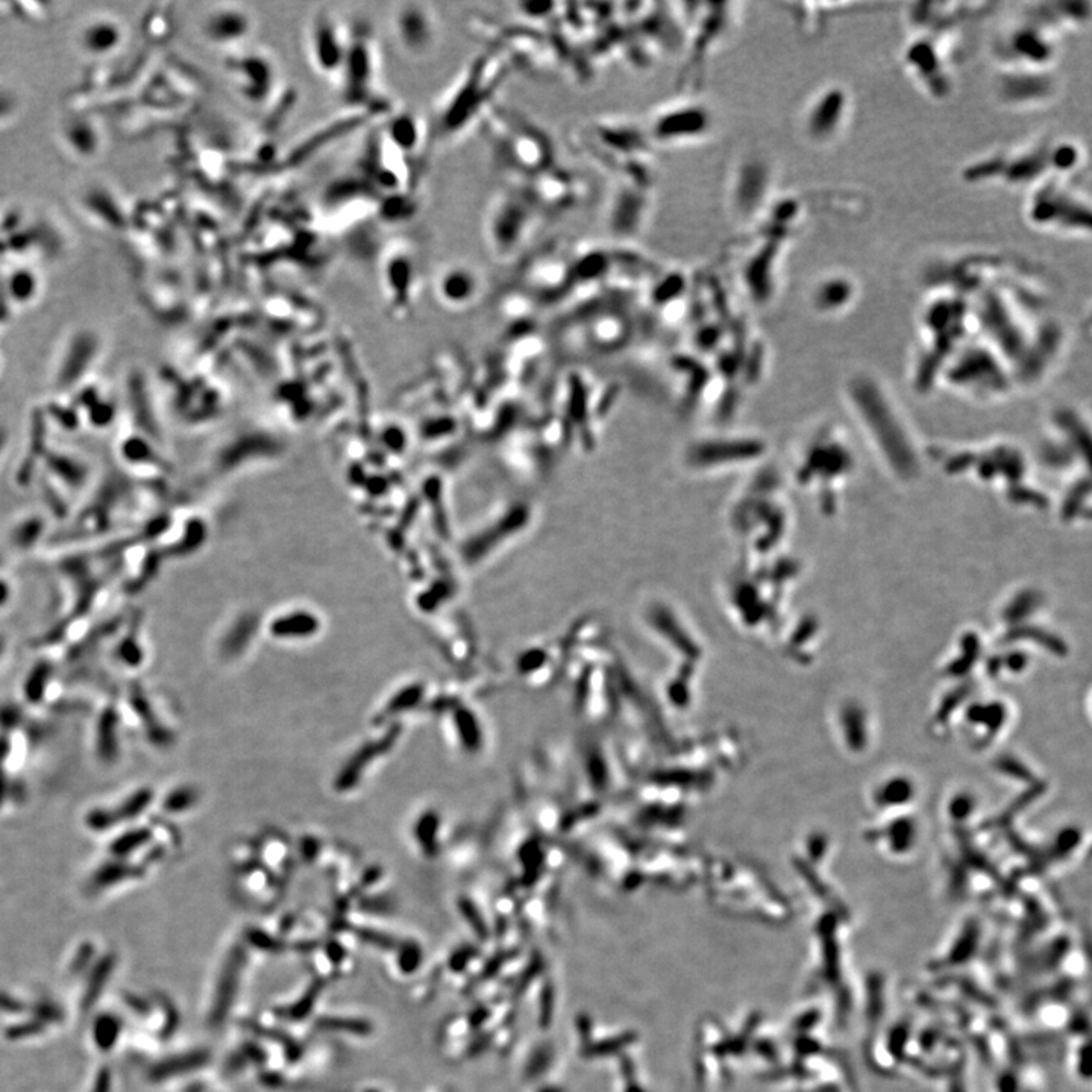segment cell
<instances>
[{
  "instance_id": "cell-1",
  "label": "cell",
  "mask_w": 1092,
  "mask_h": 1092,
  "mask_svg": "<svg viewBox=\"0 0 1092 1092\" xmlns=\"http://www.w3.org/2000/svg\"><path fill=\"white\" fill-rule=\"evenodd\" d=\"M715 128V116L705 102L681 97L651 114L645 134L651 143L669 148L701 143Z\"/></svg>"
},
{
  "instance_id": "cell-5",
  "label": "cell",
  "mask_w": 1092,
  "mask_h": 1092,
  "mask_svg": "<svg viewBox=\"0 0 1092 1092\" xmlns=\"http://www.w3.org/2000/svg\"><path fill=\"white\" fill-rule=\"evenodd\" d=\"M202 34L211 44L229 54L245 48L255 34V17L246 6L223 3L208 11L202 20Z\"/></svg>"
},
{
  "instance_id": "cell-9",
  "label": "cell",
  "mask_w": 1092,
  "mask_h": 1092,
  "mask_svg": "<svg viewBox=\"0 0 1092 1092\" xmlns=\"http://www.w3.org/2000/svg\"><path fill=\"white\" fill-rule=\"evenodd\" d=\"M418 698L419 689H408V691H406V692L402 693V695H400L398 698H394V703H392V707H390V711H404L407 707L414 705V703H416V699Z\"/></svg>"
},
{
  "instance_id": "cell-3",
  "label": "cell",
  "mask_w": 1092,
  "mask_h": 1092,
  "mask_svg": "<svg viewBox=\"0 0 1092 1092\" xmlns=\"http://www.w3.org/2000/svg\"><path fill=\"white\" fill-rule=\"evenodd\" d=\"M390 32L400 54L420 60L437 48L440 30L430 5L400 3L390 16Z\"/></svg>"
},
{
  "instance_id": "cell-2",
  "label": "cell",
  "mask_w": 1092,
  "mask_h": 1092,
  "mask_svg": "<svg viewBox=\"0 0 1092 1092\" xmlns=\"http://www.w3.org/2000/svg\"><path fill=\"white\" fill-rule=\"evenodd\" d=\"M536 208L516 193H502L490 203L484 234L495 257L508 258L526 245L536 225Z\"/></svg>"
},
{
  "instance_id": "cell-7",
  "label": "cell",
  "mask_w": 1092,
  "mask_h": 1092,
  "mask_svg": "<svg viewBox=\"0 0 1092 1092\" xmlns=\"http://www.w3.org/2000/svg\"><path fill=\"white\" fill-rule=\"evenodd\" d=\"M433 288L439 301L448 307H466L477 301L483 278L475 266L465 261L443 264L433 276Z\"/></svg>"
},
{
  "instance_id": "cell-10",
  "label": "cell",
  "mask_w": 1092,
  "mask_h": 1092,
  "mask_svg": "<svg viewBox=\"0 0 1092 1092\" xmlns=\"http://www.w3.org/2000/svg\"><path fill=\"white\" fill-rule=\"evenodd\" d=\"M307 630H311V624L307 621H295L290 624H282L278 625V633L281 634H302L307 633Z\"/></svg>"
},
{
  "instance_id": "cell-4",
  "label": "cell",
  "mask_w": 1092,
  "mask_h": 1092,
  "mask_svg": "<svg viewBox=\"0 0 1092 1092\" xmlns=\"http://www.w3.org/2000/svg\"><path fill=\"white\" fill-rule=\"evenodd\" d=\"M349 42L345 30L329 12L319 11L307 30V52L319 75L341 84Z\"/></svg>"
},
{
  "instance_id": "cell-8",
  "label": "cell",
  "mask_w": 1092,
  "mask_h": 1092,
  "mask_svg": "<svg viewBox=\"0 0 1092 1092\" xmlns=\"http://www.w3.org/2000/svg\"><path fill=\"white\" fill-rule=\"evenodd\" d=\"M381 280L387 290H414L419 280L418 255L406 245L388 249L382 260Z\"/></svg>"
},
{
  "instance_id": "cell-6",
  "label": "cell",
  "mask_w": 1092,
  "mask_h": 1092,
  "mask_svg": "<svg viewBox=\"0 0 1092 1092\" xmlns=\"http://www.w3.org/2000/svg\"><path fill=\"white\" fill-rule=\"evenodd\" d=\"M233 54L228 70L234 87L248 101H266L274 84V63L261 54H246L245 49Z\"/></svg>"
}]
</instances>
